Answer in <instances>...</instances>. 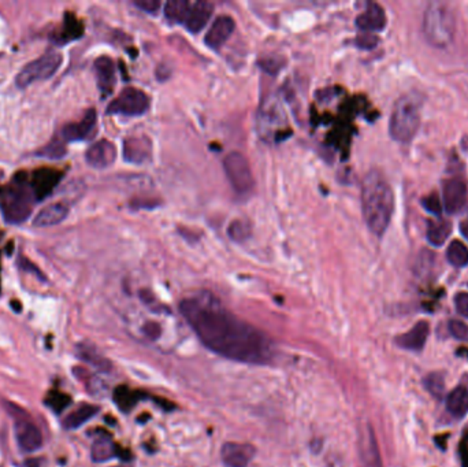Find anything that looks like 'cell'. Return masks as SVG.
Returning a JSON list of instances; mask_svg holds the SVG:
<instances>
[{
  "mask_svg": "<svg viewBox=\"0 0 468 467\" xmlns=\"http://www.w3.org/2000/svg\"><path fill=\"white\" fill-rule=\"evenodd\" d=\"M451 235V224L448 222H430L427 230V239L433 246H443Z\"/></svg>",
  "mask_w": 468,
  "mask_h": 467,
  "instance_id": "cell-27",
  "label": "cell"
},
{
  "mask_svg": "<svg viewBox=\"0 0 468 467\" xmlns=\"http://www.w3.org/2000/svg\"><path fill=\"white\" fill-rule=\"evenodd\" d=\"M85 159L93 169L110 167L117 159V147L110 140H100L88 149Z\"/></svg>",
  "mask_w": 468,
  "mask_h": 467,
  "instance_id": "cell-14",
  "label": "cell"
},
{
  "mask_svg": "<svg viewBox=\"0 0 468 467\" xmlns=\"http://www.w3.org/2000/svg\"><path fill=\"white\" fill-rule=\"evenodd\" d=\"M63 58L59 52L49 51L40 58L29 62L15 77V85L18 88H26L36 81L51 78L60 67Z\"/></svg>",
  "mask_w": 468,
  "mask_h": 467,
  "instance_id": "cell-6",
  "label": "cell"
},
{
  "mask_svg": "<svg viewBox=\"0 0 468 467\" xmlns=\"http://www.w3.org/2000/svg\"><path fill=\"white\" fill-rule=\"evenodd\" d=\"M356 25L360 30L371 33L379 32L386 26V15L378 3H368L364 12L356 18Z\"/></svg>",
  "mask_w": 468,
  "mask_h": 467,
  "instance_id": "cell-18",
  "label": "cell"
},
{
  "mask_svg": "<svg viewBox=\"0 0 468 467\" xmlns=\"http://www.w3.org/2000/svg\"><path fill=\"white\" fill-rule=\"evenodd\" d=\"M93 67L99 89L104 96H109L115 85V66L113 59L103 55L95 61Z\"/></svg>",
  "mask_w": 468,
  "mask_h": 467,
  "instance_id": "cell-19",
  "label": "cell"
},
{
  "mask_svg": "<svg viewBox=\"0 0 468 467\" xmlns=\"http://www.w3.org/2000/svg\"><path fill=\"white\" fill-rule=\"evenodd\" d=\"M421 125V99L412 94L397 100L389 124L390 136L400 143H408Z\"/></svg>",
  "mask_w": 468,
  "mask_h": 467,
  "instance_id": "cell-3",
  "label": "cell"
},
{
  "mask_svg": "<svg viewBox=\"0 0 468 467\" xmlns=\"http://www.w3.org/2000/svg\"><path fill=\"white\" fill-rule=\"evenodd\" d=\"M252 233V228L249 225L248 221L244 219H236L230 224L229 229H227V235L229 237L236 241V243H243L247 241L251 237Z\"/></svg>",
  "mask_w": 468,
  "mask_h": 467,
  "instance_id": "cell-29",
  "label": "cell"
},
{
  "mask_svg": "<svg viewBox=\"0 0 468 467\" xmlns=\"http://www.w3.org/2000/svg\"><path fill=\"white\" fill-rule=\"evenodd\" d=\"M98 125V114L93 109H89L80 122L67 124L62 128L60 136L65 143L82 142L95 136Z\"/></svg>",
  "mask_w": 468,
  "mask_h": 467,
  "instance_id": "cell-9",
  "label": "cell"
},
{
  "mask_svg": "<svg viewBox=\"0 0 468 467\" xmlns=\"http://www.w3.org/2000/svg\"><path fill=\"white\" fill-rule=\"evenodd\" d=\"M430 333V325L426 321H419L411 330L396 337V344L407 351H421L426 345Z\"/></svg>",
  "mask_w": 468,
  "mask_h": 467,
  "instance_id": "cell-16",
  "label": "cell"
},
{
  "mask_svg": "<svg viewBox=\"0 0 468 467\" xmlns=\"http://www.w3.org/2000/svg\"><path fill=\"white\" fill-rule=\"evenodd\" d=\"M360 459L363 467H382V461L378 450V444L374 432L370 426H366L360 440Z\"/></svg>",
  "mask_w": 468,
  "mask_h": 467,
  "instance_id": "cell-20",
  "label": "cell"
},
{
  "mask_svg": "<svg viewBox=\"0 0 468 467\" xmlns=\"http://www.w3.org/2000/svg\"><path fill=\"white\" fill-rule=\"evenodd\" d=\"M99 413V407L93 406V404H84L81 407H78L76 411L70 413L65 421H63V426L69 431H74L81 428L84 424H87L91 418H93L96 414Z\"/></svg>",
  "mask_w": 468,
  "mask_h": 467,
  "instance_id": "cell-24",
  "label": "cell"
},
{
  "mask_svg": "<svg viewBox=\"0 0 468 467\" xmlns=\"http://www.w3.org/2000/svg\"><path fill=\"white\" fill-rule=\"evenodd\" d=\"M448 261L456 268H465L468 265V248L460 241H452L448 248Z\"/></svg>",
  "mask_w": 468,
  "mask_h": 467,
  "instance_id": "cell-30",
  "label": "cell"
},
{
  "mask_svg": "<svg viewBox=\"0 0 468 467\" xmlns=\"http://www.w3.org/2000/svg\"><path fill=\"white\" fill-rule=\"evenodd\" d=\"M234 29H236V22L232 17L229 15L218 17L212 22L208 32L205 33V37H204L205 45L212 50H219L230 39Z\"/></svg>",
  "mask_w": 468,
  "mask_h": 467,
  "instance_id": "cell-10",
  "label": "cell"
},
{
  "mask_svg": "<svg viewBox=\"0 0 468 467\" xmlns=\"http://www.w3.org/2000/svg\"><path fill=\"white\" fill-rule=\"evenodd\" d=\"M356 43H357V45H359V47L370 50V48H372V47H375V45H377V43H378V39H377V36H374L372 33H367V32H364V33H361V34L357 37Z\"/></svg>",
  "mask_w": 468,
  "mask_h": 467,
  "instance_id": "cell-34",
  "label": "cell"
},
{
  "mask_svg": "<svg viewBox=\"0 0 468 467\" xmlns=\"http://www.w3.org/2000/svg\"><path fill=\"white\" fill-rule=\"evenodd\" d=\"M69 215V207L65 203H54L43 208L33 219L34 228H49L63 222Z\"/></svg>",
  "mask_w": 468,
  "mask_h": 467,
  "instance_id": "cell-21",
  "label": "cell"
},
{
  "mask_svg": "<svg viewBox=\"0 0 468 467\" xmlns=\"http://www.w3.org/2000/svg\"><path fill=\"white\" fill-rule=\"evenodd\" d=\"M114 400L122 411L129 413L140 400V395L126 387H120L114 392Z\"/></svg>",
  "mask_w": 468,
  "mask_h": 467,
  "instance_id": "cell-26",
  "label": "cell"
},
{
  "mask_svg": "<svg viewBox=\"0 0 468 467\" xmlns=\"http://www.w3.org/2000/svg\"><path fill=\"white\" fill-rule=\"evenodd\" d=\"M425 387L426 389L437 399H440L444 392H445V382H444V378L441 374H437V373H433V374H429L426 378H425Z\"/></svg>",
  "mask_w": 468,
  "mask_h": 467,
  "instance_id": "cell-31",
  "label": "cell"
},
{
  "mask_svg": "<svg viewBox=\"0 0 468 467\" xmlns=\"http://www.w3.org/2000/svg\"><path fill=\"white\" fill-rule=\"evenodd\" d=\"M226 177L238 195L249 193L255 186L254 174L249 162L240 153H230L223 159Z\"/></svg>",
  "mask_w": 468,
  "mask_h": 467,
  "instance_id": "cell-7",
  "label": "cell"
},
{
  "mask_svg": "<svg viewBox=\"0 0 468 467\" xmlns=\"http://www.w3.org/2000/svg\"><path fill=\"white\" fill-rule=\"evenodd\" d=\"M80 358H82L85 362H88L89 365L103 370V371H109L111 367V363L102 356L93 347L89 345H81L80 347Z\"/></svg>",
  "mask_w": 468,
  "mask_h": 467,
  "instance_id": "cell-28",
  "label": "cell"
},
{
  "mask_svg": "<svg viewBox=\"0 0 468 467\" xmlns=\"http://www.w3.org/2000/svg\"><path fill=\"white\" fill-rule=\"evenodd\" d=\"M212 11H214V6L208 1L200 0L196 3H190L189 11L183 21V26L192 33H199L210 21Z\"/></svg>",
  "mask_w": 468,
  "mask_h": 467,
  "instance_id": "cell-17",
  "label": "cell"
},
{
  "mask_svg": "<svg viewBox=\"0 0 468 467\" xmlns=\"http://www.w3.org/2000/svg\"><path fill=\"white\" fill-rule=\"evenodd\" d=\"M153 154L151 140L146 136L128 138L124 142V159L129 163L143 164L150 160Z\"/></svg>",
  "mask_w": 468,
  "mask_h": 467,
  "instance_id": "cell-15",
  "label": "cell"
},
{
  "mask_svg": "<svg viewBox=\"0 0 468 467\" xmlns=\"http://www.w3.org/2000/svg\"><path fill=\"white\" fill-rule=\"evenodd\" d=\"M190 3L186 0H170L164 6V15L171 22L183 23L189 11Z\"/></svg>",
  "mask_w": 468,
  "mask_h": 467,
  "instance_id": "cell-25",
  "label": "cell"
},
{
  "mask_svg": "<svg viewBox=\"0 0 468 467\" xmlns=\"http://www.w3.org/2000/svg\"><path fill=\"white\" fill-rule=\"evenodd\" d=\"M423 204H425V207H426L429 211H432L433 214H438V215L441 214V203H440L438 196L432 195V196L426 197V199L423 200Z\"/></svg>",
  "mask_w": 468,
  "mask_h": 467,
  "instance_id": "cell-35",
  "label": "cell"
},
{
  "mask_svg": "<svg viewBox=\"0 0 468 467\" xmlns=\"http://www.w3.org/2000/svg\"><path fill=\"white\" fill-rule=\"evenodd\" d=\"M150 96L139 88H125L107 107V114L140 117L150 109Z\"/></svg>",
  "mask_w": 468,
  "mask_h": 467,
  "instance_id": "cell-8",
  "label": "cell"
},
{
  "mask_svg": "<svg viewBox=\"0 0 468 467\" xmlns=\"http://www.w3.org/2000/svg\"><path fill=\"white\" fill-rule=\"evenodd\" d=\"M32 191L23 184L5 185L0 189V208L7 224L18 225L32 214Z\"/></svg>",
  "mask_w": 468,
  "mask_h": 467,
  "instance_id": "cell-5",
  "label": "cell"
},
{
  "mask_svg": "<svg viewBox=\"0 0 468 467\" xmlns=\"http://www.w3.org/2000/svg\"><path fill=\"white\" fill-rule=\"evenodd\" d=\"M455 305L458 312L468 318V294H459L455 298Z\"/></svg>",
  "mask_w": 468,
  "mask_h": 467,
  "instance_id": "cell-37",
  "label": "cell"
},
{
  "mask_svg": "<svg viewBox=\"0 0 468 467\" xmlns=\"http://www.w3.org/2000/svg\"><path fill=\"white\" fill-rule=\"evenodd\" d=\"M221 457L227 467H247L255 457V448L251 444L226 443L221 450Z\"/></svg>",
  "mask_w": 468,
  "mask_h": 467,
  "instance_id": "cell-13",
  "label": "cell"
},
{
  "mask_svg": "<svg viewBox=\"0 0 468 467\" xmlns=\"http://www.w3.org/2000/svg\"><path fill=\"white\" fill-rule=\"evenodd\" d=\"M91 455L93 462L96 464H103L107 462L110 459H113L114 457H117V447L111 439V436L102 433L92 444L91 448Z\"/></svg>",
  "mask_w": 468,
  "mask_h": 467,
  "instance_id": "cell-22",
  "label": "cell"
},
{
  "mask_svg": "<svg viewBox=\"0 0 468 467\" xmlns=\"http://www.w3.org/2000/svg\"><path fill=\"white\" fill-rule=\"evenodd\" d=\"M15 436H16L19 448L23 453H34L43 446L41 432L33 422H29L25 420H16Z\"/></svg>",
  "mask_w": 468,
  "mask_h": 467,
  "instance_id": "cell-12",
  "label": "cell"
},
{
  "mask_svg": "<svg viewBox=\"0 0 468 467\" xmlns=\"http://www.w3.org/2000/svg\"><path fill=\"white\" fill-rule=\"evenodd\" d=\"M455 15L451 7L443 1L430 3L425 11L423 32L430 44L447 47L455 36Z\"/></svg>",
  "mask_w": 468,
  "mask_h": 467,
  "instance_id": "cell-4",
  "label": "cell"
},
{
  "mask_svg": "<svg viewBox=\"0 0 468 467\" xmlns=\"http://www.w3.org/2000/svg\"><path fill=\"white\" fill-rule=\"evenodd\" d=\"M462 232H463V235L468 239V222L462 224Z\"/></svg>",
  "mask_w": 468,
  "mask_h": 467,
  "instance_id": "cell-40",
  "label": "cell"
},
{
  "mask_svg": "<svg viewBox=\"0 0 468 467\" xmlns=\"http://www.w3.org/2000/svg\"><path fill=\"white\" fill-rule=\"evenodd\" d=\"M19 266H22V269H25V270L34 272V274H36L40 280H44V276L37 270V268H36L34 265H32L29 261H26L25 258H21V259H19Z\"/></svg>",
  "mask_w": 468,
  "mask_h": 467,
  "instance_id": "cell-38",
  "label": "cell"
},
{
  "mask_svg": "<svg viewBox=\"0 0 468 467\" xmlns=\"http://www.w3.org/2000/svg\"><path fill=\"white\" fill-rule=\"evenodd\" d=\"M444 206L449 214L459 213L467 202V186L459 178H451L444 182L443 188Z\"/></svg>",
  "mask_w": 468,
  "mask_h": 467,
  "instance_id": "cell-11",
  "label": "cell"
},
{
  "mask_svg": "<svg viewBox=\"0 0 468 467\" xmlns=\"http://www.w3.org/2000/svg\"><path fill=\"white\" fill-rule=\"evenodd\" d=\"M447 410L455 418H463L467 414L468 391L465 387H458L448 395Z\"/></svg>",
  "mask_w": 468,
  "mask_h": 467,
  "instance_id": "cell-23",
  "label": "cell"
},
{
  "mask_svg": "<svg viewBox=\"0 0 468 467\" xmlns=\"http://www.w3.org/2000/svg\"><path fill=\"white\" fill-rule=\"evenodd\" d=\"M449 332L451 334L463 343H468V325L459 319H452L449 322Z\"/></svg>",
  "mask_w": 468,
  "mask_h": 467,
  "instance_id": "cell-33",
  "label": "cell"
},
{
  "mask_svg": "<svg viewBox=\"0 0 468 467\" xmlns=\"http://www.w3.org/2000/svg\"><path fill=\"white\" fill-rule=\"evenodd\" d=\"M462 461L465 467H468V443L462 446Z\"/></svg>",
  "mask_w": 468,
  "mask_h": 467,
  "instance_id": "cell-39",
  "label": "cell"
},
{
  "mask_svg": "<svg viewBox=\"0 0 468 467\" xmlns=\"http://www.w3.org/2000/svg\"><path fill=\"white\" fill-rule=\"evenodd\" d=\"M361 207L368 229L382 236L390 224L394 199L389 182L378 170L368 171L363 180Z\"/></svg>",
  "mask_w": 468,
  "mask_h": 467,
  "instance_id": "cell-2",
  "label": "cell"
},
{
  "mask_svg": "<svg viewBox=\"0 0 468 467\" xmlns=\"http://www.w3.org/2000/svg\"><path fill=\"white\" fill-rule=\"evenodd\" d=\"M37 156L48 158V159H60L66 155V147L63 142H51L48 146H45L43 150H40Z\"/></svg>",
  "mask_w": 468,
  "mask_h": 467,
  "instance_id": "cell-32",
  "label": "cell"
},
{
  "mask_svg": "<svg viewBox=\"0 0 468 467\" xmlns=\"http://www.w3.org/2000/svg\"><path fill=\"white\" fill-rule=\"evenodd\" d=\"M179 312L200 341L223 358L249 365H267L274 358L269 336L226 310L211 294L183 299Z\"/></svg>",
  "mask_w": 468,
  "mask_h": 467,
  "instance_id": "cell-1",
  "label": "cell"
},
{
  "mask_svg": "<svg viewBox=\"0 0 468 467\" xmlns=\"http://www.w3.org/2000/svg\"><path fill=\"white\" fill-rule=\"evenodd\" d=\"M135 4L139 8H142L143 11L150 12V14H155L160 7V3L157 0H137V1H135Z\"/></svg>",
  "mask_w": 468,
  "mask_h": 467,
  "instance_id": "cell-36",
  "label": "cell"
}]
</instances>
